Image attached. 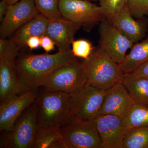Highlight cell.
I'll return each instance as SVG.
<instances>
[{"label": "cell", "instance_id": "31", "mask_svg": "<svg viewBox=\"0 0 148 148\" xmlns=\"http://www.w3.org/2000/svg\"><path fill=\"white\" fill-rule=\"evenodd\" d=\"M9 5L4 1L1 0L0 2V22H1L5 16Z\"/></svg>", "mask_w": 148, "mask_h": 148}, {"label": "cell", "instance_id": "16", "mask_svg": "<svg viewBox=\"0 0 148 148\" xmlns=\"http://www.w3.org/2000/svg\"><path fill=\"white\" fill-rule=\"evenodd\" d=\"M110 21L119 32L134 43L145 36L144 27L133 18L127 4Z\"/></svg>", "mask_w": 148, "mask_h": 148}, {"label": "cell", "instance_id": "27", "mask_svg": "<svg viewBox=\"0 0 148 148\" xmlns=\"http://www.w3.org/2000/svg\"><path fill=\"white\" fill-rule=\"evenodd\" d=\"M127 5L133 17L139 18L148 15V0H128Z\"/></svg>", "mask_w": 148, "mask_h": 148}, {"label": "cell", "instance_id": "10", "mask_svg": "<svg viewBox=\"0 0 148 148\" xmlns=\"http://www.w3.org/2000/svg\"><path fill=\"white\" fill-rule=\"evenodd\" d=\"M34 0H21L9 5L0 26L1 38L11 37L21 26L39 14Z\"/></svg>", "mask_w": 148, "mask_h": 148}, {"label": "cell", "instance_id": "17", "mask_svg": "<svg viewBox=\"0 0 148 148\" xmlns=\"http://www.w3.org/2000/svg\"><path fill=\"white\" fill-rule=\"evenodd\" d=\"M49 19L39 13L18 29L10 38L11 40L22 47L26 45V41L30 37H41L46 34Z\"/></svg>", "mask_w": 148, "mask_h": 148}, {"label": "cell", "instance_id": "9", "mask_svg": "<svg viewBox=\"0 0 148 148\" xmlns=\"http://www.w3.org/2000/svg\"><path fill=\"white\" fill-rule=\"evenodd\" d=\"M99 27L100 47L118 64L124 60L126 52L134 43L119 31L106 18Z\"/></svg>", "mask_w": 148, "mask_h": 148}, {"label": "cell", "instance_id": "18", "mask_svg": "<svg viewBox=\"0 0 148 148\" xmlns=\"http://www.w3.org/2000/svg\"><path fill=\"white\" fill-rule=\"evenodd\" d=\"M121 82L135 105L148 107V79L124 73Z\"/></svg>", "mask_w": 148, "mask_h": 148}, {"label": "cell", "instance_id": "13", "mask_svg": "<svg viewBox=\"0 0 148 148\" xmlns=\"http://www.w3.org/2000/svg\"><path fill=\"white\" fill-rule=\"evenodd\" d=\"M134 105L129 93L120 82L107 90L100 115H114L123 118Z\"/></svg>", "mask_w": 148, "mask_h": 148}, {"label": "cell", "instance_id": "33", "mask_svg": "<svg viewBox=\"0 0 148 148\" xmlns=\"http://www.w3.org/2000/svg\"><path fill=\"white\" fill-rule=\"evenodd\" d=\"M85 1H96L97 0H85Z\"/></svg>", "mask_w": 148, "mask_h": 148}, {"label": "cell", "instance_id": "3", "mask_svg": "<svg viewBox=\"0 0 148 148\" xmlns=\"http://www.w3.org/2000/svg\"><path fill=\"white\" fill-rule=\"evenodd\" d=\"M88 82L95 87L107 90L121 82L123 72L101 47L92 51L89 58L81 63Z\"/></svg>", "mask_w": 148, "mask_h": 148}, {"label": "cell", "instance_id": "4", "mask_svg": "<svg viewBox=\"0 0 148 148\" xmlns=\"http://www.w3.org/2000/svg\"><path fill=\"white\" fill-rule=\"evenodd\" d=\"M87 82L82 65L77 59L53 70L46 77L41 87L71 95L80 90Z\"/></svg>", "mask_w": 148, "mask_h": 148}, {"label": "cell", "instance_id": "14", "mask_svg": "<svg viewBox=\"0 0 148 148\" xmlns=\"http://www.w3.org/2000/svg\"><path fill=\"white\" fill-rule=\"evenodd\" d=\"M15 60H0L1 103L28 91L16 71Z\"/></svg>", "mask_w": 148, "mask_h": 148}, {"label": "cell", "instance_id": "19", "mask_svg": "<svg viewBox=\"0 0 148 148\" xmlns=\"http://www.w3.org/2000/svg\"><path fill=\"white\" fill-rule=\"evenodd\" d=\"M148 60V38L133 45L130 53L119 64L123 73H131Z\"/></svg>", "mask_w": 148, "mask_h": 148}, {"label": "cell", "instance_id": "12", "mask_svg": "<svg viewBox=\"0 0 148 148\" xmlns=\"http://www.w3.org/2000/svg\"><path fill=\"white\" fill-rule=\"evenodd\" d=\"M102 148H123V144L128 130L122 118L114 115H99L95 119Z\"/></svg>", "mask_w": 148, "mask_h": 148}, {"label": "cell", "instance_id": "23", "mask_svg": "<svg viewBox=\"0 0 148 148\" xmlns=\"http://www.w3.org/2000/svg\"><path fill=\"white\" fill-rule=\"evenodd\" d=\"M40 13L49 20L63 18L59 8L60 0H34Z\"/></svg>", "mask_w": 148, "mask_h": 148}, {"label": "cell", "instance_id": "26", "mask_svg": "<svg viewBox=\"0 0 148 148\" xmlns=\"http://www.w3.org/2000/svg\"><path fill=\"white\" fill-rule=\"evenodd\" d=\"M72 51L76 57L86 60L94 49L90 42L84 39L74 40L72 44Z\"/></svg>", "mask_w": 148, "mask_h": 148}, {"label": "cell", "instance_id": "28", "mask_svg": "<svg viewBox=\"0 0 148 148\" xmlns=\"http://www.w3.org/2000/svg\"><path fill=\"white\" fill-rule=\"evenodd\" d=\"M55 44L53 40L46 35L40 38V47L47 53H49L55 49Z\"/></svg>", "mask_w": 148, "mask_h": 148}, {"label": "cell", "instance_id": "22", "mask_svg": "<svg viewBox=\"0 0 148 148\" xmlns=\"http://www.w3.org/2000/svg\"><path fill=\"white\" fill-rule=\"evenodd\" d=\"M123 148H148V127L130 130L125 137Z\"/></svg>", "mask_w": 148, "mask_h": 148}, {"label": "cell", "instance_id": "20", "mask_svg": "<svg viewBox=\"0 0 148 148\" xmlns=\"http://www.w3.org/2000/svg\"><path fill=\"white\" fill-rule=\"evenodd\" d=\"M32 148H66L60 129L38 128Z\"/></svg>", "mask_w": 148, "mask_h": 148}, {"label": "cell", "instance_id": "21", "mask_svg": "<svg viewBox=\"0 0 148 148\" xmlns=\"http://www.w3.org/2000/svg\"><path fill=\"white\" fill-rule=\"evenodd\" d=\"M122 119L128 131L134 127H148V107L134 104Z\"/></svg>", "mask_w": 148, "mask_h": 148}, {"label": "cell", "instance_id": "24", "mask_svg": "<svg viewBox=\"0 0 148 148\" xmlns=\"http://www.w3.org/2000/svg\"><path fill=\"white\" fill-rule=\"evenodd\" d=\"M106 18L111 21L123 8L127 4L128 0H98Z\"/></svg>", "mask_w": 148, "mask_h": 148}, {"label": "cell", "instance_id": "15", "mask_svg": "<svg viewBox=\"0 0 148 148\" xmlns=\"http://www.w3.org/2000/svg\"><path fill=\"white\" fill-rule=\"evenodd\" d=\"M82 27L66 19L49 20L48 22L46 34L51 39L59 50L70 49V46L74 41L77 31Z\"/></svg>", "mask_w": 148, "mask_h": 148}, {"label": "cell", "instance_id": "30", "mask_svg": "<svg viewBox=\"0 0 148 148\" xmlns=\"http://www.w3.org/2000/svg\"><path fill=\"white\" fill-rule=\"evenodd\" d=\"M40 38L37 36L30 37L26 41V45L31 50L38 48L40 46Z\"/></svg>", "mask_w": 148, "mask_h": 148}, {"label": "cell", "instance_id": "11", "mask_svg": "<svg viewBox=\"0 0 148 148\" xmlns=\"http://www.w3.org/2000/svg\"><path fill=\"white\" fill-rule=\"evenodd\" d=\"M38 88L16 95L0 104V131L10 130L18 118L36 100Z\"/></svg>", "mask_w": 148, "mask_h": 148}, {"label": "cell", "instance_id": "2", "mask_svg": "<svg viewBox=\"0 0 148 148\" xmlns=\"http://www.w3.org/2000/svg\"><path fill=\"white\" fill-rule=\"evenodd\" d=\"M36 101L38 128L60 129L75 119L70 94L44 88Z\"/></svg>", "mask_w": 148, "mask_h": 148}, {"label": "cell", "instance_id": "8", "mask_svg": "<svg viewBox=\"0 0 148 148\" xmlns=\"http://www.w3.org/2000/svg\"><path fill=\"white\" fill-rule=\"evenodd\" d=\"M59 8L64 18L87 29L106 18L101 6L90 1L60 0Z\"/></svg>", "mask_w": 148, "mask_h": 148}, {"label": "cell", "instance_id": "6", "mask_svg": "<svg viewBox=\"0 0 148 148\" xmlns=\"http://www.w3.org/2000/svg\"><path fill=\"white\" fill-rule=\"evenodd\" d=\"M60 131L66 148H102L95 120L75 119Z\"/></svg>", "mask_w": 148, "mask_h": 148}, {"label": "cell", "instance_id": "29", "mask_svg": "<svg viewBox=\"0 0 148 148\" xmlns=\"http://www.w3.org/2000/svg\"><path fill=\"white\" fill-rule=\"evenodd\" d=\"M132 73L135 76L148 79V60L141 64Z\"/></svg>", "mask_w": 148, "mask_h": 148}, {"label": "cell", "instance_id": "32", "mask_svg": "<svg viewBox=\"0 0 148 148\" xmlns=\"http://www.w3.org/2000/svg\"><path fill=\"white\" fill-rule=\"evenodd\" d=\"M3 1H5L9 5H10L13 4L18 2V1H21V0H3Z\"/></svg>", "mask_w": 148, "mask_h": 148}, {"label": "cell", "instance_id": "1", "mask_svg": "<svg viewBox=\"0 0 148 148\" xmlns=\"http://www.w3.org/2000/svg\"><path fill=\"white\" fill-rule=\"evenodd\" d=\"M71 49L54 54H24L15 61L16 71L28 90L40 87L47 77L58 66L77 60Z\"/></svg>", "mask_w": 148, "mask_h": 148}, {"label": "cell", "instance_id": "25", "mask_svg": "<svg viewBox=\"0 0 148 148\" xmlns=\"http://www.w3.org/2000/svg\"><path fill=\"white\" fill-rule=\"evenodd\" d=\"M21 47L10 39H0V60L9 59L15 60Z\"/></svg>", "mask_w": 148, "mask_h": 148}, {"label": "cell", "instance_id": "7", "mask_svg": "<svg viewBox=\"0 0 148 148\" xmlns=\"http://www.w3.org/2000/svg\"><path fill=\"white\" fill-rule=\"evenodd\" d=\"M106 91L88 82L80 90L71 95L75 119L94 120L100 115Z\"/></svg>", "mask_w": 148, "mask_h": 148}, {"label": "cell", "instance_id": "5", "mask_svg": "<svg viewBox=\"0 0 148 148\" xmlns=\"http://www.w3.org/2000/svg\"><path fill=\"white\" fill-rule=\"evenodd\" d=\"M36 100L18 118L10 130L1 132L0 148H32L36 133Z\"/></svg>", "mask_w": 148, "mask_h": 148}]
</instances>
